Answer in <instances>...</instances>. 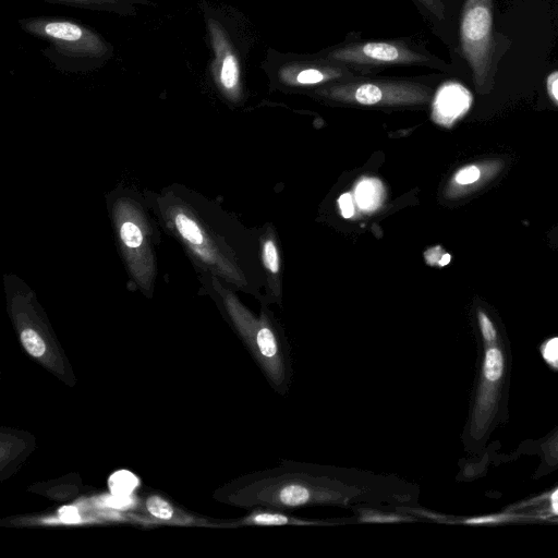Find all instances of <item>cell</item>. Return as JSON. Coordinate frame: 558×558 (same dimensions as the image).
I'll return each instance as SVG.
<instances>
[{
    "label": "cell",
    "instance_id": "cell-1",
    "mask_svg": "<svg viewBox=\"0 0 558 558\" xmlns=\"http://www.w3.org/2000/svg\"><path fill=\"white\" fill-rule=\"evenodd\" d=\"M418 485L392 474L286 460L247 477L235 498L247 506L291 511L314 506L396 509L418 505Z\"/></svg>",
    "mask_w": 558,
    "mask_h": 558
},
{
    "label": "cell",
    "instance_id": "cell-11",
    "mask_svg": "<svg viewBox=\"0 0 558 558\" xmlns=\"http://www.w3.org/2000/svg\"><path fill=\"white\" fill-rule=\"evenodd\" d=\"M352 71L330 61L288 62L277 72L278 81L288 87L325 86L351 80Z\"/></svg>",
    "mask_w": 558,
    "mask_h": 558
},
{
    "label": "cell",
    "instance_id": "cell-13",
    "mask_svg": "<svg viewBox=\"0 0 558 558\" xmlns=\"http://www.w3.org/2000/svg\"><path fill=\"white\" fill-rule=\"evenodd\" d=\"M518 453L538 458V464L532 477L539 480L558 470V425L544 436L527 439L520 444Z\"/></svg>",
    "mask_w": 558,
    "mask_h": 558
},
{
    "label": "cell",
    "instance_id": "cell-25",
    "mask_svg": "<svg viewBox=\"0 0 558 558\" xmlns=\"http://www.w3.org/2000/svg\"><path fill=\"white\" fill-rule=\"evenodd\" d=\"M423 7H425L430 13L437 17H442L444 8L440 0H417Z\"/></svg>",
    "mask_w": 558,
    "mask_h": 558
},
{
    "label": "cell",
    "instance_id": "cell-15",
    "mask_svg": "<svg viewBox=\"0 0 558 558\" xmlns=\"http://www.w3.org/2000/svg\"><path fill=\"white\" fill-rule=\"evenodd\" d=\"M381 183L373 179L362 180L355 189V199L361 209L366 211L378 207L381 199Z\"/></svg>",
    "mask_w": 558,
    "mask_h": 558
},
{
    "label": "cell",
    "instance_id": "cell-19",
    "mask_svg": "<svg viewBox=\"0 0 558 558\" xmlns=\"http://www.w3.org/2000/svg\"><path fill=\"white\" fill-rule=\"evenodd\" d=\"M476 316L481 339L493 340L500 336L496 325L482 308L477 310Z\"/></svg>",
    "mask_w": 558,
    "mask_h": 558
},
{
    "label": "cell",
    "instance_id": "cell-20",
    "mask_svg": "<svg viewBox=\"0 0 558 558\" xmlns=\"http://www.w3.org/2000/svg\"><path fill=\"white\" fill-rule=\"evenodd\" d=\"M147 509L154 517L161 520L172 518L174 512L170 504L159 496H153L147 500Z\"/></svg>",
    "mask_w": 558,
    "mask_h": 558
},
{
    "label": "cell",
    "instance_id": "cell-9",
    "mask_svg": "<svg viewBox=\"0 0 558 558\" xmlns=\"http://www.w3.org/2000/svg\"><path fill=\"white\" fill-rule=\"evenodd\" d=\"M326 61L354 66L430 64L421 51L400 41H364L341 46L324 54Z\"/></svg>",
    "mask_w": 558,
    "mask_h": 558
},
{
    "label": "cell",
    "instance_id": "cell-7",
    "mask_svg": "<svg viewBox=\"0 0 558 558\" xmlns=\"http://www.w3.org/2000/svg\"><path fill=\"white\" fill-rule=\"evenodd\" d=\"M29 34L47 39L65 57L80 60H104L112 48L95 32L72 21L35 17L20 22Z\"/></svg>",
    "mask_w": 558,
    "mask_h": 558
},
{
    "label": "cell",
    "instance_id": "cell-12",
    "mask_svg": "<svg viewBox=\"0 0 558 558\" xmlns=\"http://www.w3.org/2000/svg\"><path fill=\"white\" fill-rule=\"evenodd\" d=\"M471 105L469 89L457 82H448L435 95L432 117L436 123L450 128L469 111Z\"/></svg>",
    "mask_w": 558,
    "mask_h": 558
},
{
    "label": "cell",
    "instance_id": "cell-4",
    "mask_svg": "<svg viewBox=\"0 0 558 558\" xmlns=\"http://www.w3.org/2000/svg\"><path fill=\"white\" fill-rule=\"evenodd\" d=\"M512 354L506 339H481L469 414L462 432L464 449L478 454L494 430L508 420Z\"/></svg>",
    "mask_w": 558,
    "mask_h": 558
},
{
    "label": "cell",
    "instance_id": "cell-3",
    "mask_svg": "<svg viewBox=\"0 0 558 558\" xmlns=\"http://www.w3.org/2000/svg\"><path fill=\"white\" fill-rule=\"evenodd\" d=\"M108 210L129 283L146 298H151L158 274L161 228L145 193L119 187L108 197Z\"/></svg>",
    "mask_w": 558,
    "mask_h": 558
},
{
    "label": "cell",
    "instance_id": "cell-2",
    "mask_svg": "<svg viewBox=\"0 0 558 558\" xmlns=\"http://www.w3.org/2000/svg\"><path fill=\"white\" fill-rule=\"evenodd\" d=\"M160 228L182 247L198 276L246 289L247 275L226 229L222 213L205 195L182 184L145 192Z\"/></svg>",
    "mask_w": 558,
    "mask_h": 558
},
{
    "label": "cell",
    "instance_id": "cell-26",
    "mask_svg": "<svg viewBox=\"0 0 558 558\" xmlns=\"http://www.w3.org/2000/svg\"><path fill=\"white\" fill-rule=\"evenodd\" d=\"M60 517L64 522L73 523L78 520V512L75 507H72V506L63 507L60 510Z\"/></svg>",
    "mask_w": 558,
    "mask_h": 558
},
{
    "label": "cell",
    "instance_id": "cell-21",
    "mask_svg": "<svg viewBox=\"0 0 558 558\" xmlns=\"http://www.w3.org/2000/svg\"><path fill=\"white\" fill-rule=\"evenodd\" d=\"M480 178V168L474 165H470L458 170L453 177V180L460 185H468L476 182Z\"/></svg>",
    "mask_w": 558,
    "mask_h": 558
},
{
    "label": "cell",
    "instance_id": "cell-17",
    "mask_svg": "<svg viewBox=\"0 0 558 558\" xmlns=\"http://www.w3.org/2000/svg\"><path fill=\"white\" fill-rule=\"evenodd\" d=\"M262 260L269 275L276 277L279 275V253L272 239L266 238L262 242Z\"/></svg>",
    "mask_w": 558,
    "mask_h": 558
},
{
    "label": "cell",
    "instance_id": "cell-24",
    "mask_svg": "<svg viewBox=\"0 0 558 558\" xmlns=\"http://www.w3.org/2000/svg\"><path fill=\"white\" fill-rule=\"evenodd\" d=\"M547 92L550 99L558 106V71L547 77Z\"/></svg>",
    "mask_w": 558,
    "mask_h": 558
},
{
    "label": "cell",
    "instance_id": "cell-14",
    "mask_svg": "<svg viewBox=\"0 0 558 558\" xmlns=\"http://www.w3.org/2000/svg\"><path fill=\"white\" fill-rule=\"evenodd\" d=\"M356 523H410L421 519L397 509H386L372 506H356L351 509Z\"/></svg>",
    "mask_w": 558,
    "mask_h": 558
},
{
    "label": "cell",
    "instance_id": "cell-23",
    "mask_svg": "<svg viewBox=\"0 0 558 558\" xmlns=\"http://www.w3.org/2000/svg\"><path fill=\"white\" fill-rule=\"evenodd\" d=\"M341 214L344 218H350L354 214L353 199L350 193L342 194L338 201Z\"/></svg>",
    "mask_w": 558,
    "mask_h": 558
},
{
    "label": "cell",
    "instance_id": "cell-16",
    "mask_svg": "<svg viewBox=\"0 0 558 558\" xmlns=\"http://www.w3.org/2000/svg\"><path fill=\"white\" fill-rule=\"evenodd\" d=\"M137 477L126 470L113 473L109 478V487L111 493L118 497L129 496L137 486Z\"/></svg>",
    "mask_w": 558,
    "mask_h": 558
},
{
    "label": "cell",
    "instance_id": "cell-22",
    "mask_svg": "<svg viewBox=\"0 0 558 558\" xmlns=\"http://www.w3.org/2000/svg\"><path fill=\"white\" fill-rule=\"evenodd\" d=\"M542 354L551 367L558 369V338L548 339L542 345Z\"/></svg>",
    "mask_w": 558,
    "mask_h": 558
},
{
    "label": "cell",
    "instance_id": "cell-18",
    "mask_svg": "<svg viewBox=\"0 0 558 558\" xmlns=\"http://www.w3.org/2000/svg\"><path fill=\"white\" fill-rule=\"evenodd\" d=\"M53 2H62L70 4H77L84 7H94V8H105V9H114L122 7H131L133 2H138L140 0H49Z\"/></svg>",
    "mask_w": 558,
    "mask_h": 558
},
{
    "label": "cell",
    "instance_id": "cell-8",
    "mask_svg": "<svg viewBox=\"0 0 558 558\" xmlns=\"http://www.w3.org/2000/svg\"><path fill=\"white\" fill-rule=\"evenodd\" d=\"M492 0H466L460 37L463 56L469 62L477 89L487 84L492 64Z\"/></svg>",
    "mask_w": 558,
    "mask_h": 558
},
{
    "label": "cell",
    "instance_id": "cell-6",
    "mask_svg": "<svg viewBox=\"0 0 558 558\" xmlns=\"http://www.w3.org/2000/svg\"><path fill=\"white\" fill-rule=\"evenodd\" d=\"M331 101L379 107L417 106L427 102L430 89L420 83L397 80H348L316 89Z\"/></svg>",
    "mask_w": 558,
    "mask_h": 558
},
{
    "label": "cell",
    "instance_id": "cell-5",
    "mask_svg": "<svg viewBox=\"0 0 558 558\" xmlns=\"http://www.w3.org/2000/svg\"><path fill=\"white\" fill-rule=\"evenodd\" d=\"M203 292H207L222 308L238 331L268 384L284 395L291 384L290 347L266 313L259 317L247 310L230 287L214 276H198Z\"/></svg>",
    "mask_w": 558,
    "mask_h": 558
},
{
    "label": "cell",
    "instance_id": "cell-10",
    "mask_svg": "<svg viewBox=\"0 0 558 558\" xmlns=\"http://www.w3.org/2000/svg\"><path fill=\"white\" fill-rule=\"evenodd\" d=\"M208 31L215 54L213 73L222 95L232 102L242 97L241 69L236 52L221 25L208 21Z\"/></svg>",
    "mask_w": 558,
    "mask_h": 558
}]
</instances>
